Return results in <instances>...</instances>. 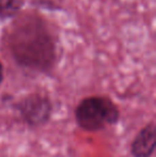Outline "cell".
Masks as SVG:
<instances>
[{
    "instance_id": "7a4b0ae2",
    "label": "cell",
    "mask_w": 156,
    "mask_h": 157,
    "mask_svg": "<svg viewBox=\"0 0 156 157\" xmlns=\"http://www.w3.org/2000/svg\"><path fill=\"white\" fill-rule=\"evenodd\" d=\"M120 112L115 103L105 96H90L83 98L75 110L76 122L87 132H97L115 125Z\"/></svg>"
},
{
    "instance_id": "3957f363",
    "label": "cell",
    "mask_w": 156,
    "mask_h": 157,
    "mask_svg": "<svg viewBox=\"0 0 156 157\" xmlns=\"http://www.w3.org/2000/svg\"><path fill=\"white\" fill-rule=\"evenodd\" d=\"M21 118L30 126H43L49 121L52 105L49 98L39 93L28 94L16 104Z\"/></svg>"
},
{
    "instance_id": "5b68a950",
    "label": "cell",
    "mask_w": 156,
    "mask_h": 157,
    "mask_svg": "<svg viewBox=\"0 0 156 157\" xmlns=\"http://www.w3.org/2000/svg\"><path fill=\"white\" fill-rule=\"evenodd\" d=\"M24 0H0V19L13 18L24 6Z\"/></svg>"
},
{
    "instance_id": "277c9868",
    "label": "cell",
    "mask_w": 156,
    "mask_h": 157,
    "mask_svg": "<svg viewBox=\"0 0 156 157\" xmlns=\"http://www.w3.org/2000/svg\"><path fill=\"white\" fill-rule=\"evenodd\" d=\"M155 124L151 122L144 126L135 137L131 147L134 157H151L155 151Z\"/></svg>"
},
{
    "instance_id": "6da1fadb",
    "label": "cell",
    "mask_w": 156,
    "mask_h": 157,
    "mask_svg": "<svg viewBox=\"0 0 156 157\" xmlns=\"http://www.w3.org/2000/svg\"><path fill=\"white\" fill-rule=\"evenodd\" d=\"M10 43L13 57L19 65L39 72L51 70L56 59V45L42 21L33 18L18 23Z\"/></svg>"
},
{
    "instance_id": "8992f818",
    "label": "cell",
    "mask_w": 156,
    "mask_h": 157,
    "mask_svg": "<svg viewBox=\"0 0 156 157\" xmlns=\"http://www.w3.org/2000/svg\"><path fill=\"white\" fill-rule=\"evenodd\" d=\"M3 77H4V74H3V65H2L1 61H0V86H1L2 82H3Z\"/></svg>"
}]
</instances>
